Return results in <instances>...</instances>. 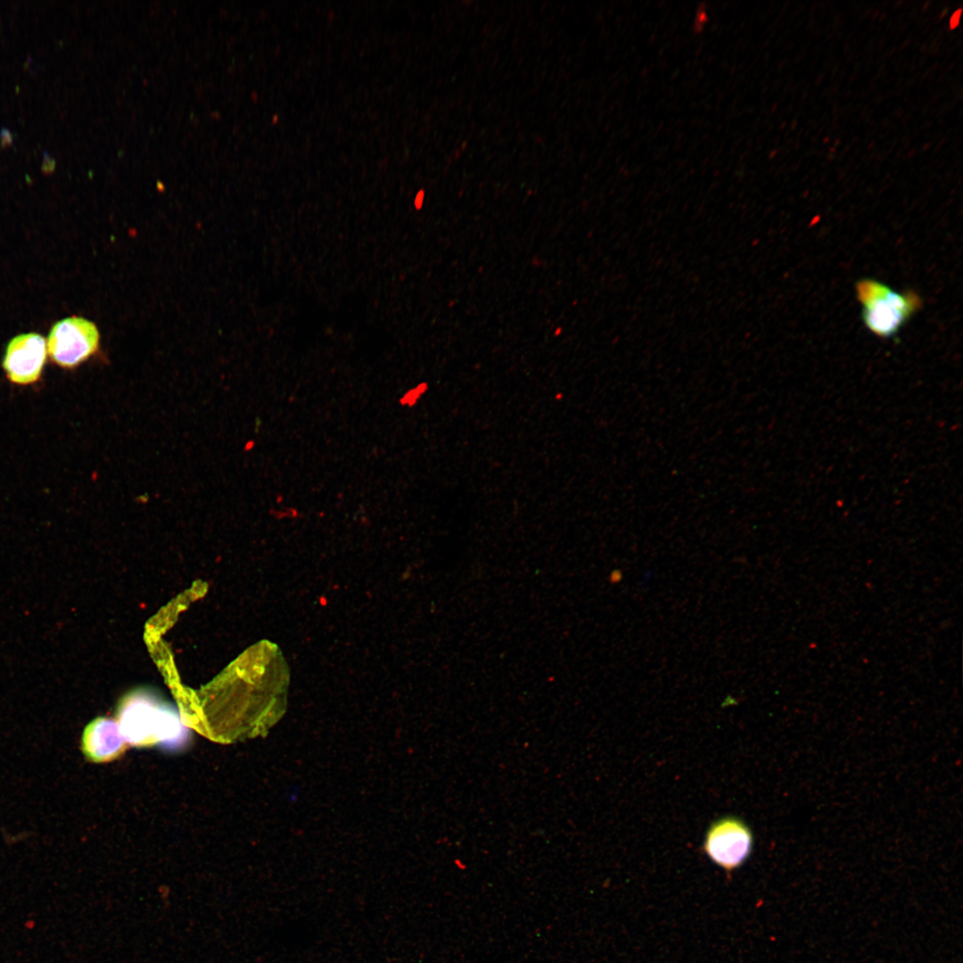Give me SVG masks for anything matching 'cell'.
Masks as SVG:
<instances>
[{"label":"cell","instance_id":"obj_4","mask_svg":"<svg viewBox=\"0 0 963 963\" xmlns=\"http://www.w3.org/2000/svg\"><path fill=\"white\" fill-rule=\"evenodd\" d=\"M753 835L749 827L736 818L714 822L706 834L704 851L718 866L730 872L750 855Z\"/></svg>","mask_w":963,"mask_h":963},{"label":"cell","instance_id":"obj_5","mask_svg":"<svg viewBox=\"0 0 963 963\" xmlns=\"http://www.w3.org/2000/svg\"><path fill=\"white\" fill-rule=\"evenodd\" d=\"M46 355V341L41 334L22 333L9 342L2 366L12 383L29 385L40 378Z\"/></svg>","mask_w":963,"mask_h":963},{"label":"cell","instance_id":"obj_12","mask_svg":"<svg viewBox=\"0 0 963 963\" xmlns=\"http://www.w3.org/2000/svg\"><path fill=\"white\" fill-rule=\"evenodd\" d=\"M961 12H962V10L958 9L952 13V15H951V17L950 19V23H949V26H950L951 29H954L959 26Z\"/></svg>","mask_w":963,"mask_h":963},{"label":"cell","instance_id":"obj_10","mask_svg":"<svg viewBox=\"0 0 963 963\" xmlns=\"http://www.w3.org/2000/svg\"><path fill=\"white\" fill-rule=\"evenodd\" d=\"M299 514V510L292 506H286L284 510H279L276 514L278 518H295L298 517Z\"/></svg>","mask_w":963,"mask_h":963},{"label":"cell","instance_id":"obj_11","mask_svg":"<svg viewBox=\"0 0 963 963\" xmlns=\"http://www.w3.org/2000/svg\"><path fill=\"white\" fill-rule=\"evenodd\" d=\"M425 198V192L424 189H419L413 201L414 207L416 210H420L423 208Z\"/></svg>","mask_w":963,"mask_h":963},{"label":"cell","instance_id":"obj_2","mask_svg":"<svg viewBox=\"0 0 963 963\" xmlns=\"http://www.w3.org/2000/svg\"><path fill=\"white\" fill-rule=\"evenodd\" d=\"M100 342V332L94 322L72 316L53 325L46 344L54 364L73 369L98 354Z\"/></svg>","mask_w":963,"mask_h":963},{"label":"cell","instance_id":"obj_3","mask_svg":"<svg viewBox=\"0 0 963 963\" xmlns=\"http://www.w3.org/2000/svg\"><path fill=\"white\" fill-rule=\"evenodd\" d=\"M119 716L123 730L133 743H146L153 735H177L181 728L177 712L149 692L128 696Z\"/></svg>","mask_w":963,"mask_h":963},{"label":"cell","instance_id":"obj_1","mask_svg":"<svg viewBox=\"0 0 963 963\" xmlns=\"http://www.w3.org/2000/svg\"><path fill=\"white\" fill-rule=\"evenodd\" d=\"M856 297L861 305L865 326L883 339L896 335L922 307V300L916 292H898L871 278L857 282Z\"/></svg>","mask_w":963,"mask_h":963},{"label":"cell","instance_id":"obj_6","mask_svg":"<svg viewBox=\"0 0 963 963\" xmlns=\"http://www.w3.org/2000/svg\"><path fill=\"white\" fill-rule=\"evenodd\" d=\"M114 721L99 717L90 721L84 728L80 747L85 757L93 762H102L113 757L117 747L114 735Z\"/></svg>","mask_w":963,"mask_h":963},{"label":"cell","instance_id":"obj_7","mask_svg":"<svg viewBox=\"0 0 963 963\" xmlns=\"http://www.w3.org/2000/svg\"><path fill=\"white\" fill-rule=\"evenodd\" d=\"M429 383L425 381L420 382L415 386L407 390L398 399L399 404L401 407L411 408L415 407L423 396L428 391Z\"/></svg>","mask_w":963,"mask_h":963},{"label":"cell","instance_id":"obj_13","mask_svg":"<svg viewBox=\"0 0 963 963\" xmlns=\"http://www.w3.org/2000/svg\"><path fill=\"white\" fill-rule=\"evenodd\" d=\"M561 332H562V329H561L560 327H558V328H557V329H556V330L555 331V333H554V334H555L556 336V335H559V333H560Z\"/></svg>","mask_w":963,"mask_h":963},{"label":"cell","instance_id":"obj_8","mask_svg":"<svg viewBox=\"0 0 963 963\" xmlns=\"http://www.w3.org/2000/svg\"><path fill=\"white\" fill-rule=\"evenodd\" d=\"M56 160L46 152H43V162L41 164V170L44 174L49 175L53 173L56 169Z\"/></svg>","mask_w":963,"mask_h":963},{"label":"cell","instance_id":"obj_9","mask_svg":"<svg viewBox=\"0 0 963 963\" xmlns=\"http://www.w3.org/2000/svg\"><path fill=\"white\" fill-rule=\"evenodd\" d=\"M13 140L14 135L7 128L0 129V146L2 148L11 145Z\"/></svg>","mask_w":963,"mask_h":963}]
</instances>
